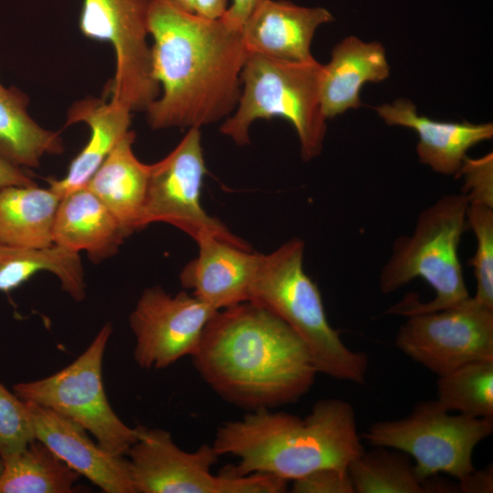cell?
<instances>
[{
  "label": "cell",
  "mask_w": 493,
  "mask_h": 493,
  "mask_svg": "<svg viewBox=\"0 0 493 493\" xmlns=\"http://www.w3.org/2000/svg\"><path fill=\"white\" fill-rule=\"evenodd\" d=\"M467 222L476 237V250L468 263L476 278V294L480 304L493 309V208L468 204Z\"/></svg>",
  "instance_id": "cell-28"
},
{
  "label": "cell",
  "mask_w": 493,
  "mask_h": 493,
  "mask_svg": "<svg viewBox=\"0 0 493 493\" xmlns=\"http://www.w3.org/2000/svg\"><path fill=\"white\" fill-rule=\"evenodd\" d=\"M467 198L448 194L423 209L414 231L393 244L391 255L379 274V288L391 294L416 278L435 290L430 301L408 295L391 306L386 313L410 316L445 309L470 297L464 279L458 247L467 222Z\"/></svg>",
  "instance_id": "cell-5"
},
{
  "label": "cell",
  "mask_w": 493,
  "mask_h": 493,
  "mask_svg": "<svg viewBox=\"0 0 493 493\" xmlns=\"http://www.w3.org/2000/svg\"><path fill=\"white\" fill-rule=\"evenodd\" d=\"M39 272H50L74 300L86 298V283L79 253L57 245L30 248L0 245V291H11Z\"/></svg>",
  "instance_id": "cell-24"
},
{
  "label": "cell",
  "mask_w": 493,
  "mask_h": 493,
  "mask_svg": "<svg viewBox=\"0 0 493 493\" xmlns=\"http://www.w3.org/2000/svg\"><path fill=\"white\" fill-rule=\"evenodd\" d=\"M492 432L493 418L452 414L435 399L416 404L405 417L372 424L363 437L411 456L422 481L439 473L459 480L475 469L473 452Z\"/></svg>",
  "instance_id": "cell-8"
},
{
  "label": "cell",
  "mask_w": 493,
  "mask_h": 493,
  "mask_svg": "<svg viewBox=\"0 0 493 493\" xmlns=\"http://www.w3.org/2000/svg\"><path fill=\"white\" fill-rule=\"evenodd\" d=\"M436 400L447 411L493 418V361H477L438 376Z\"/></svg>",
  "instance_id": "cell-27"
},
{
  "label": "cell",
  "mask_w": 493,
  "mask_h": 493,
  "mask_svg": "<svg viewBox=\"0 0 493 493\" xmlns=\"http://www.w3.org/2000/svg\"><path fill=\"white\" fill-rule=\"evenodd\" d=\"M216 311L184 291L171 295L159 286L145 288L129 318L135 362L142 369H163L192 356Z\"/></svg>",
  "instance_id": "cell-13"
},
{
  "label": "cell",
  "mask_w": 493,
  "mask_h": 493,
  "mask_svg": "<svg viewBox=\"0 0 493 493\" xmlns=\"http://www.w3.org/2000/svg\"><path fill=\"white\" fill-rule=\"evenodd\" d=\"M459 492L464 493H492L493 467L492 465L483 469H474L458 480Z\"/></svg>",
  "instance_id": "cell-32"
},
{
  "label": "cell",
  "mask_w": 493,
  "mask_h": 493,
  "mask_svg": "<svg viewBox=\"0 0 493 493\" xmlns=\"http://www.w3.org/2000/svg\"><path fill=\"white\" fill-rule=\"evenodd\" d=\"M324 73V65L315 58L294 62L247 52L237 106L220 131L243 146L250 143L254 121L282 117L296 130L302 159H314L322 151L327 130L320 103Z\"/></svg>",
  "instance_id": "cell-6"
},
{
  "label": "cell",
  "mask_w": 493,
  "mask_h": 493,
  "mask_svg": "<svg viewBox=\"0 0 493 493\" xmlns=\"http://www.w3.org/2000/svg\"><path fill=\"white\" fill-rule=\"evenodd\" d=\"M173 5L186 12H194V0H166Z\"/></svg>",
  "instance_id": "cell-36"
},
{
  "label": "cell",
  "mask_w": 493,
  "mask_h": 493,
  "mask_svg": "<svg viewBox=\"0 0 493 493\" xmlns=\"http://www.w3.org/2000/svg\"><path fill=\"white\" fill-rule=\"evenodd\" d=\"M238 459V476L268 474L287 481L324 467L348 468L363 451L355 412L347 401H318L304 418L263 409L222 424L212 444Z\"/></svg>",
  "instance_id": "cell-3"
},
{
  "label": "cell",
  "mask_w": 493,
  "mask_h": 493,
  "mask_svg": "<svg viewBox=\"0 0 493 493\" xmlns=\"http://www.w3.org/2000/svg\"><path fill=\"white\" fill-rule=\"evenodd\" d=\"M34 439V426L26 403L0 382V459L19 453Z\"/></svg>",
  "instance_id": "cell-29"
},
{
  "label": "cell",
  "mask_w": 493,
  "mask_h": 493,
  "mask_svg": "<svg viewBox=\"0 0 493 493\" xmlns=\"http://www.w3.org/2000/svg\"><path fill=\"white\" fill-rule=\"evenodd\" d=\"M456 176L463 177V192L468 204L493 208V155L477 159L466 158Z\"/></svg>",
  "instance_id": "cell-30"
},
{
  "label": "cell",
  "mask_w": 493,
  "mask_h": 493,
  "mask_svg": "<svg viewBox=\"0 0 493 493\" xmlns=\"http://www.w3.org/2000/svg\"><path fill=\"white\" fill-rule=\"evenodd\" d=\"M191 358L219 397L247 412L299 401L318 373L299 336L250 301L217 310Z\"/></svg>",
  "instance_id": "cell-2"
},
{
  "label": "cell",
  "mask_w": 493,
  "mask_h": 493,
  "mask_svg": "<svg viewBox=\"0 0 493 493\" xmlns=\"http://www.w3.org/2000/svg\"><path fill=\"white\" fill-rule=\"evenodd\" d=\"M36 184L22 168L16 166L0 157V189L13 185Z\"/></svg>",
  "instance_id": "cell-34"
},
{
  "label": "cell",
  "mask_w": 493,
  "mask_h": 493,
  "mask_svg": "<svg viewBox=\"0 0 493 493\" xmlns=\"http://www.w3.org/2000/svg\"><path fill=\"white\" fill-rule=\"evenodd\" d=\"M262 1L232 0V5L221 17L233 27L242 29L245 22Z\"/></svg>",
  "instance_id": "cell-33"
},
{
  "label": "cell",
  "mask_w": 493,
  "mask_h": 493,
  "mask_svg": "<svg viewBox=\"0 0 493 493\" xmlns=\"http://www.w3.org/2000/svg\"><path fill=\"white\" fill-rule=\"evenodd\" d=\"M320 87L321 109L326 119L361 107L360 91L366 82H380L390 75L383 46L351 36L332 49L324 65Z\"/></svg>",
  "instance_id": "cell-20"
},
{
  "label": "cell",
  "mask_w": 493,
  "mask_h": 493,
  "mask_svg": "<svg viewBox=\"0 0 493 493\" xmlns=\"http://www.w3.org/2000/svg\"><path fill=\"white\" fill-rule=\"evenodd\" d=\"M334 18L323 7H305L285 0H263L241 32L247 52L294 62L313 59L310 45L317 28Z\"/></svg>",
  "instance_id": "cell-16"
},
{
  "label": "cell",
  "mask_w": 493,
  "mask_h": 493,
  "mask_svg": "<svg viewBox=\"0 0 493 493\" xmlns=\"http://www.w3.org/2000/svg\"><path fill=\"white\" fill-rule=\"evenodd\" d=\"M304 250V241L293 238L262 254L247 301L271 311L299 336L318 373L363 384L368 357L349 349L330 324L320 291L303 268Z\"/></svg>",
  "instance_id": "cell-4"
},
{
  "label": "cell",
  "mask_w": 493,
  "mask_h": 493,
  "mask_svg": "<svg viewBox=\"0 0 493 493\" xmlns=\"http://www.w3.org/2000/svg\"><path fill=\"white\" fill-rule=\"evenodd\" d=\"M375 447L364 450L348 467L355 493H425L408 455Z\"/></svg>",
  "instance_id": "cell-26"
},
{
  "label": "cell",
  "mask_w": 493,
  "mask_h": 493,
  "mask_svg": "<svg viewBox=\"0 0 493 493\" xmlns=\"http://www.w3.org/2000/svg\"><path fill=\"white\" fill-rule=\"evenodd\" d=\"M60 197L37 184L0 189V245L40 248L54 245L53 226Z\"/></svg>",
  "instance_id": "cell-22"
},
{
  "label": "cell",
  "mask_w": 493,
  "mask_h": 493,
  "mask_svg": "<svg viewBox=\"0 0 493 493\" xmlns=\"http://www.w3.org/2000/svg\"><path fill=\"white\" fill-rule=\"evenodd\" d=\"M152 0H84L79 26L88 38L109 42L116 68L107 91L131 111L146 110L161 93L147 37Z\"/></svg>",
  "instance_id": "cell-10"
},
{
  "label": "cell",
  "mask_w": 493,
  "mask_h": 493,
  "mask_svg": "<svg viewBox=\"0 0 493 493\" xmlns=\"http://www.w3.org/2000/svg\"><path fill=\"white\" fill-rule=\"evenodd\" d=\"M196 243L198 256L181 271V285L216 310L247 301L262 254L214 236Z\"/></svg>",
  "instance_id": "cell-15"
},
{
  "label": "cell",
  "mask_w": 493,
  "mask_h": 493,
  "mask_svg": "<svg viewBox=\"0 0 493 493\" xmlns=\"http://www.w3.org/2000/svg\"><path fill=\"white\" fill-rule=\"evenodd\" d=\"M227 9V0H194L195 14L207 18H219Z\"/></svg>",
  "instance_id": "cell-35"
},
{
  "label": "cell",
  "mask_w": 493,
  "mask_h": 493,
  "mask_svg": "<svg viewBox=\"0 0 493 493\" xmlns=\"http://www.w3.org/2000/svg\"><path fill=\"white\" fill-rule=\"evenodd\" d=\"M407 318L395 346L438 376L472 362L493 361V309L473 297Z\"/></svg>",
  "instance_id": "cell-12"
},
{
  "label": "cell",
  "mask_w": 493,
  "mask_h": 493,
  "mask_svg": "<svg viewBox=\"0 0 493 493\" xmlns=\"http://www.w3.org/2000/svg\"><path fill=\"white\" fill-rule=\"evenodd\" d=\"M291 482L293 493H355L348 468H320Z\"/></svg>",
  "instance_id": "cell-31"
},
{
  "label": "cell",
  "mask_w": 493,
  "mask_h": 493,
  "mask_svg": "<svg viewBox=\"0 0 493 493\" xmlns=\"http://www.w3.org/2000/svg\"><path fill=\"white\" fill-rule=\"evenodd\" d=\"M1 461L0 493H71L80 477L37 439Z\"/></svg>",
  "instance_id": "cell-25"
},
{
  "label": "cell",
  "mask_w": 493,
  "mask_h": 493,
  "mask_svg": "<svg viewBox=\"0 0 493 493\" xmlns=\"http://www.w3.org/2000/svg\"><path fill=\"white\" fill-rule=\"evenodd\" d=\"M5 89V88L0 82V89Z\"/></svg>",
  "instance_id": "cell-38"
},
{
  "label": "cell",
  "mask_w": 493,
  "mask_h": 493,
  "mask_svg": "<svg viewBox=\"0 0 493 493\" xmlns=\"http://www.w3.org/2000/svg\"><path fill=\"white\" fill-rule=\"evenodd\" d=\"M26 403L36 439L73 470L105 493H136L129 462L123 456L96 444L88 431L71 419L39 404Z\"/></svg>",
  "instance_id": "cell-14"
},
{
  "label": "cell",
  "mask_w": 493,
  "mask_h": 493,
  "mask_svg": "<svg viewBox=\"0 0 493 493\" xmlns=\"http://www.w3.org/2000/svg\"><path fill=\"white\" fill-rule=\"evenodd\" d=\"M139 437L127 452L136 493H282L288 481L253 473L238 476L226 467L212 473L219 456L212 445L187 452L161 428L138 425Z\"/></svg>",
  "instance_id": "cell-7"
},
{
  "label": "cell",
  "mask_w": 493,
  "mask_h": 493,
  "mask_svg": "<svg viewBox=\"0 0 493 493\" xmlns=\"http://www.w3.org/2000/svg\"><path fill=\"white\" fill-rule=\"evenodd\" d=\"M127 236L113 214L85 186L60 199L54 245L75 253L85 251L92 262L100 263L115 255Z\"/></svg>",
  "instance_id": "cell-18"
},
{
  "label": "cell",
  "mask_w": 493,
  "mask_h": 493,
  "mask_svg": "<svg viewBox=\"0 0 493 493\" xmlns=\"http://www.w3.org/2000/svg\"><path fill=\"white\" fill-rule=\"evenodd\" d=\"M148 29L152 75L161 87L145 110L151 128L200 129L227 118L240 98L247 56L241 29L166 0L151 1Z\"/></svg>",
  "instance_id": "cell-1"
},
{
  "label": "cell",
  "mask_w": 493,
  "mask_h": 493,
  "mask_svg": "<svg viewBox=\"0 0 493 493\" xmlns=\"http://www.w3.org/2000/svg\"><path fill=\"white\" fill-rule=\"evenodd\" d=\"M112 333L107 322L86 350L60 371L35 381L17 383L13 392L23 401L49 408L92 434L110 452L124 456L139 437L111 408L102 382V362Z\"/></svg>",
  "instance_id": "cell-9"
},
{
  "label": "cell",
  "mask_w": 493,
  "mask_h": 493,
  "mask_svg": "<svg viewBox=\"0 0 493 493\" xmlns=\"http://www.w3.org/2000/svg\"><path fill=\"white\" fill-rule=\"evenodd\" d=\"M131 112L112 100L106 102L88 98L74 103L68 111L66 126L86 123L90 131L89 139L70 163L66 175L61 179H48V187L60 198L83 187L130 131Z\"/></svg>",
  "instance_id": "cell-19"
},
{
  "label": "cell",
  "mask_w": 493,
  "mask_h": 493,
  "mask_svg": "<svg viewBox=\"0 0 493 493\" xmlns=\"http://www.w3.org/2000/svg\"><path fill=\"white\" fill-rule=\"evenodd\" d=\"M205 173L200 129L190 128L168 155L150 164L141 229L163 222L189 235L195 242L214 236L251 250L246 241L204 210L200 195Z\"/></svg>",
  "instance_id": "cell-11"
},
{
  "label": "cell",
  "mask_w": 493,
  "mask_h": 493,
  "mask_svg": "<svg viewBox=\"0 0 493 493\" xmlns=\"http://www.w3.org/2000/svg\"><path fill=\"white\" fill-rule=\"evenodd\" d=\"M135 132L129 131L84 185L113 214L129 236L140 230L150 164L132 151Z\"/></svg>",
  "instance_id": "cell-21"
},
{
  "label": "cell",
  "mask_w": 493,
  "mask_h": 493,
  "mask_svg": "<svg viewBox=\"0 0 493 493\" xmlns=\"http://www.w3.org/2000/svg\"><path fill=\"white\" fill-rule=\"evenodd\" d=\"M27 99L16 89H0V157L18 167H38L46 154H60L58 132L39 126L27 113Z\"/></svg>",
  "instance_id": "cell-23"
},
{
  "label": "cell",
  "mask_w": 493,
  "mask_h": 493,
  "mask_svg": "<svg viewBox=\"0 0 493 493\" xmlns=\"http://www.w3.org/2000/svg\"><path fill=\"white\" fill-rule=\"evenodd\" d=\"M2 470H3V464H2V461L0 459V474H1Z\"/></svg>",
  "instance_id": "cell-37"
},
{
  "label": "cell",
  "mask_w": 493,
  "mask_h": 493,
  "mask_svg": "<svg viewBox=\"0 0 493 493\" xmlns=\"http://www.w3.org/2000/svg\"><path fill=\"white\" fill-rule=\"evenodd\" d=\"M389 125L414 130L419 137L416 152L420 162L435 173L456 175L474 145L492 139L493 124L441 122L417 113L415 105L407 99H397L374 108Z\"/></svg>",
  "instance_id": "cell-17"
}]
</instances>
